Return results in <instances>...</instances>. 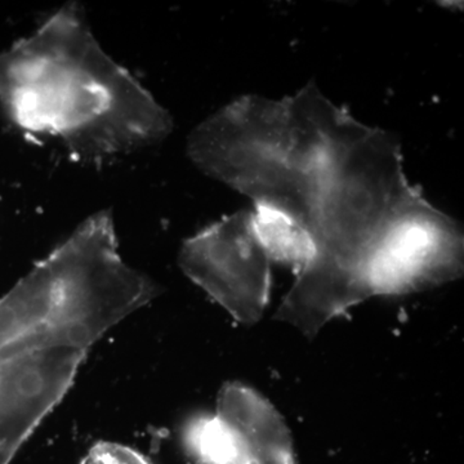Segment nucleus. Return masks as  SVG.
Masks as SVG:
<instances>
[{
    "mask_svg": "<svg viewBox=\"0 0 464 464\" xmlns=\"http://www.w3.org/2000/svg\"><path fill=\"white\" fill-rule=\"evenodd\" d=\"M216 414L230 430L234 464H298L285 420L258 391L228 382L219 391Z\"/></svg>",
    "mask_w": 464,
    "mask_h": 464,
    "instance_id": "obj_8",
    "label": "nucleus"
},
{
    "mask_svg": "<svg viewBox=\"0 0 464 464\" xmlns=\"http://www.w3.org/2000/svg\"><path fill=\"white\" fill-rule=\"evenodd\" d=\"M357 121L310 82L282 100L232 101L192 130L188 152L201 172L308 230L333 157Z\"/></svg>",
    "mask_w": 464,
    "mask_h": 464,
    "instance_id": "obj_3",
    "label": "nucleus"
},
{
    "mask_svg": "<svg viewBox=\"0 0 464 464\" xmlns=\"http://www.w3.org/2000/svg\"><path fill=\"white\" fill-rule=\"evenodd\" d=\"M186 444L203 464H234L235 447L230 430L218 415H201L185 432Z\"/></svg>",
    "mask_w": 464,
    "mask_h": 464,
    "instance_id": "obj_10",
    "label": "nucleus"
},
{
    "mask_svg": "<svg viewBox=\"0 0 464 464\" xmlns=\"http://www.w3.org/2000/svg\"><path fill=\"white\" fill-rule=\"evenodd\" d=\"M463 273V235L450 217L414 195L387 227L371 267L374 295H402L435 288Z\"/></svg>",
    "mask_w": 464,
    "mask_h": 464,
    "instance_id": "obj_7",
    "label": "nucleus"
},
{
    "mask_svg": "<svg viewBox=\"0 0 464 464\" xmlns=\"http://www.w3.org/2000/svg\"><path fill=\"white\" fill-rule=\"evenodd\" d=\"M155 295L157 285L119 255L111 215L100 212L0 298V347L41 333L97 343Z\"/></svg>",
    "mask_w": 464,
    "mask_h": 464,
    "instance_id": "obj_4",
    "label": "nucleus"
},
{
    "mask_svg": "<svg viewBox=\"0 0 464 464\" xmlns=\"http://www.w3.org/2000/svg\"><path fill=\"white\" fill-rule=\"evenodd\" d=\"M183 274L239 323L253 325L270 302L271 261L253 225L252 210H239L182 244Z\"/></svg>",
    "mask_w": 464,
    "mask_h": 464,
    "instance_id": "obj_6",
    "label": "nucleus"
},
{
    "mask_svg": "<svg viewBox=\"0 0 464 464\" xmlns=\"http://www.w3.org/2000/svg\"><path fill=\"white\" fill-rule=\"evenodd\" d=\"M0 105L26 132L100 161L155 145L169 112L101 48L78 5L61 8L0 53Z\"/></svg>",
    "mask_w": 464,
    "mask_h": 464,
    "instance_id": "obj_1",
    "label": "nucleus"
},
{
    "mask_svg": "<svg viewBox=\"0 0 464 464\" xmlns=\"http://www.w3.org/2000/svg\"><path fill=\"white\" fill-rule=\"evenodd\" d=\"M82 464H151L139 451L116 442L101 441L90 449Z\"/></svg>",
    "mask_w": 464,
    "mask_h": 464,
    "instance_id": "obj_11",
    "label": "nucleus"
},
{
    "mask_svg": "<svg viewBox=\"0 0 464 464\" xmlns=\"http://www.w3.org/2000/svg\"><path fill=\"white\" fill-rule=\"evenodd\" d=\"M252 213L256 234L270 261L285 265L295 275L301 274L315 253L310 231L274 208L255 206Z\"/></svg>",
    "mask_w": 464,
    "mask_h": 464,
    "instance_id": "obj_9",
    "label": "nucleus"
},
{
    "mask_svg": "<svg viewBox=\"0 0 464 464\" xmlns=\"http://www.w3.org/2000/svg\"><path fill=\"white\" fill-rule=\"evenodd\" d=\"M420 191L406 179L398 140L359 121L333 157L308 225L315 253L276 319L314 338L371 298L372 259L393 217Z\"/></svg>",
    "mask_w": 464,
    "mask_h": 464,
    "instance_id": "obj_2",
    "label": "nucleus"
},
{
    "mask_svg": "<svg viewBox=\"0 0 464 464\" xmlns=\"http://www.w3.org/2000/svg\"><path fill=\"white\" fill-rule=\"evenodd\" d=\"M91 344L36 334L0 347V464H11L67 395Z\"/></svg>",
    "mask_w": 464,
    "mask_h": 464,
    "instance_id": "obj_5",
    "label": "nucleus"
}]
</instances>
